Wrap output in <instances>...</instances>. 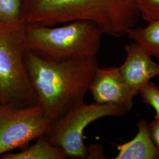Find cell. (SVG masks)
Returning a JSON list of instances; mask_svg holds the SVG:
<instances>
[{
    "label": "cell",
    "instance_id": "obj_1",
    "mask_svg": "<svg viewBox=\"0 0 159 159\" xmlns=\"http://www.w3.org/2000/svg\"><path fill=\"white\" fill-rule=\"evenodd\" d=\"M25 63L38 104L51 124L84 101L98 67L96 56L55 62L27 50Z\"/></svg>",
    "mask_w": 159,
    "mask_h": 159
},
{
    "label": "cell",
    "instance_id": "obj_2",
    "mask_svg": "<svg viewBox=\"0 0 159 159\" xmlns=\"http://www.w3.org/2000/svg\"><path fill=\"white\" fill-rule=\"evenodd\" d=\"M140 17L136 0H24L23 20L47 26L74 21L96 24L103 34L120 37Z\"/></svg>",
    "mask_w": 159,
    "mask_h": 159
},
{
    "label": "cell",
    "instance_id": "obj_3",
    "mask_svg": "<svg viewBox=\"0 0 159 159\" xmlns=\"http://www.w3.org/2000/svg\"><path fill=\"white\" fill-rule=\"evenodd\" d=\"M102 31L96 24L79 20L60 27L25 23L27 51L50 61L96 56Z\"/></svg>",
    "mask_w": 159,
    "mask_h": 159
},
{
    "label": "cell",
    "instance_id": "obj_4",
    "mask_svg": "<svg viewBox=\"0 0 159 159\" xmlns=\"http://www.w3.org/2000/svg\"><path fill=\"white\" fill-rule=\"evenodd\" d=\"M26 51L25 23L0 21V105L38 104L25 63Z\"/></svg>",
    "mask_w": 159,
    "mask_h": 159
},
{
    "label": "cell",
    "instance_id": "obj_5",
    "mask_svg": "<svg viewBox=\"0 0 159 159\" xmlns=\"http://www.w3.org/2000/svg\"><path fill=\"white\" fill-rule=\"evenodd\" d=\"M127 113L118 106L97 102L86 104L83 101L53 122L46 136L52 144L64 150L67 157L85 159L87 153L84 142L85 128L97 120L121 117Z\"/></svg>",
    "mask_w": 159,
    "mask_h": 159
},
{
    "label": "cell",
    "instance_id": "obj_6",
    "mask_svg": "<svg viewBox=\"0 0 159 159\" xmlns=\"http://www.w3.org/2000/svg\"><path fill=\"white\" fill-rule=\"evenodd\" d=\"M51 122L39 104L25 107L0 105V157L46 134Z\"/></svg>",
    "mask_w": 159,
    "mask_h": 159
},
{
    "label": "cell",
    "instance_id": "obj_7",
    "mask_svg": "<svg viewBox=\"0 0 159 159\" xmlns=\"http://www.w3.org/2000/svg\"><path fill=\"white\" fill-rule=\"evenodd\" d=\"M89 91L95 102L118 106L130 111L133 99L139 94L126 83L119 67L100 68L95 72Z\"/></svg>",
    "mask_w": 159,
    "mask_h": 159
},
{
    "label": "cell",
    "instance_id": "obj_8",
    "mask_svg": "<svg viewBox=\"0 0 159 159\" xmlns=\"http://www.w3.org/2000/svg\"><path fill=\"white\" fill-rule=\"evenodd\" d=\"M125 59L119 67L120 72L128 85L139 93L143 85L159 75V64L134 41L125 45Z\"/></svg>",
    "mask_w": 159,
    "mask_h": 159
},
{
    "label": "cell",
    "instance_id": "obj_9",
    "mask_svg": "<svg viewBox=\"0 0 159 159\" xmlns=\"http://www.w3.org/2000/svg\"><path fill=\"white\" fill-rule=\"evenodd\" d=\"M138 131L130 141L115 144L119 153L115 159H159V150L152 139L149 123L145 120L137 123Z\"/></svg>",
    "mask_w": 159,
    "mask_h": 159
},
{
    "label": "cell",
    "instance_id": "obj_10",
    "mask_svg": "<svg viewBox=\"0 0 159 159\" xmlns=\"http://www.w3.org/2000/svg\"><path fill=\"white\" fill-rule=\"evenodd\" d=\"M67 154L61 148L52 144L46 134L37 138L33 145L23 148L18 153L8 152L0 157L2 159H66Z\"/></svg>",
    "mask_w": 159,
    "mask_h": 159
},
{
    "label": "cell",
    "instance_id": "obj_11",
    "mask_svg": "<svg viewBox=\"0 0 159 159\" xmlns=\"http://www.w3.org/2000/svg\"><path fill=\"white\" fill-rule=\"evenodd\" d=\"M127 35L152 57L159 60V21L148 23L144 27L130 29Z\"/></svg>",
    "mask_w": 159,
    "mask_h": 159
},
{
    "label": "cell",
    "instance_id": "obj_12",
    "mask_svg": "<svg viewBox=\"0 0 159 159\" xmlns=\"http://www.w3.org/2000/svg\"><path fill=\"white\" fill-rule=\"evenodd\" d=\"M23 11V0H0V21L14 23L24 21Z\"/></svg>",
    "mask_w": 159,
    "mask_h": 159
},
{
    "label": "cell",
    "instance_id": "obj_13",
    "mask_svg": "<svg viewBox=\"0 0 159 159\" xmlns=\"http://www.w3.org/2000/svg\"><path fill=\"white\" fill-rule=\"evenodd\" d=\"M139 94L142 98L143 102L150 106L156 111L155 119H159V87L154 83L149 81L139 90Z\"/></svg>",
    "mask_w": 159,
    "mask_h": 159
},
{
    "label": "cell",
    "instance_id": "obj_14",
    "mask_svg": "<svg viewBox=\"0 0 159 159\" xmlns=\"http://www.w3.org/2000/svg\"><path fill=\"white\" fill-rule=\"evenodd\" d=\"M140 16L148 23L159 21V0H136Z\"/></svg>",
    "mask_w": 159,
    "mask_h": 159
},
{
    "label": "cell",
    "instance_id": "obj_15",
    "mask_svg": "<svg viewBox=\"0 0 159 159\" xmlns=\"http://www.w3.org/2000/svg\"><path fill=\"white\" fill-rule=\"evenodd\" d=\"M103 149L98 144H92L87 148V159H103Z\"/></svg>",
    "mask_w": 159,
    "mask_h": 159
},
{
    "label": "cell",
    "instance_id": "obj_16",
    "mask_svg": "<svg viewBox=\"0 0 159 159\" xmlns=\"http://www.w3.org/2000/svg\"><path fill=\"white\" fill-rule=\"evenodd\" d=\"M149 128L152 139L159 150V119H155L149 123Z\"/></svg>",
    "mask_w": 159,
    "mask_h": 159
},
{
    "label": "cell",
    "instance_id": "obj_17",
    "mask_svg": "<svg viewBox=\"0 0 159 159\" xmlns=\"http://www.w3.org/2000/svg\"><path fill=\"white\" fill-rule=\"evenodd\" d=\"M23 1H24V0H23Z\"/></svg>",
    "mask_w": 159,
    "mask_h": 159
}]
</instances>
